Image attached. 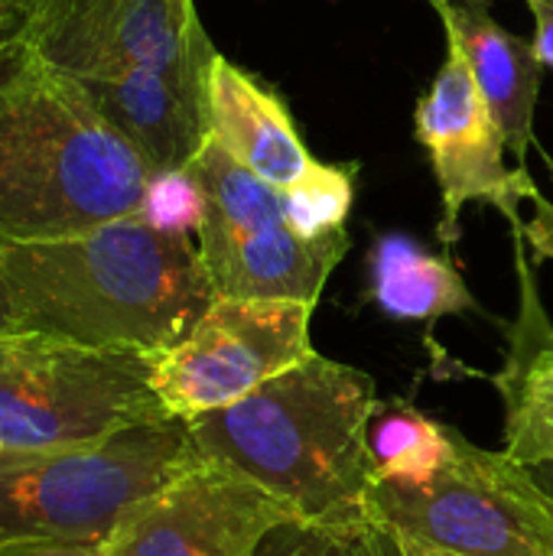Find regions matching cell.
I'll list each match as a JSON object with an SVG mask.
<instances>
[{"mask_svg": "<svg viewBox=\"0 0 553 556\" xmlns=\"http://www.w3.org/2000/svg\"><path fill=\"white\" fill-rule=\"evenodd\" d=\"M16 329L91 349L166 352L218 300L199 244L124 215L75 235L3 241Z\"/></svg>", "mask_w": 553, "mask_h": 556, "instance_id": "cell-1", "label": "cell"}, {"mask_svg": "<svg viewBox=\"0 0 553 556\" xmlns=\"http://www.w3.org/2000/svg\"><path fill=\"white\" fill-rule=\"evenodd\" d=\"M153 173L81 78L20 33L0 39L3 241L59 238L137 215Z\"/></svg>", "mask_w": 553, "mask_h": 556, "instance_id": "cell-2", "label": "cell"}, {"mask_svg": "<svg viewBox=\"0 0 553 556\" xmlns=\"http://www.w3.org/2000/svg\"><path fill=\"white\" fill-rule=\"evenodd\" d=\"M381 407L372 375L319 352L231 407L189 420L199 459L222 463L297 518H345L368 505V427Z\"/></svg>", "mask_w": 553, "mask_h": 556, "instance_id": "cell-3", "label": "cell"}, {"mask_svg": "<svg viewBox=\"0 0 553 556\" xmlns=\"http://www.w3.org/2000/svg\"><path fill=\"white\" fill-rule=\"evenodd\" d=\"M192 459L189 420L179 417L137 424L91 446L0 450V544L26 538L104 541L137 502Z\"/></svg>", "mask_w": 553, "mask_h": 556, "instance_id": "cell-4", "label": "cell"}, {"mask_svg": "<svg viewBox=\"0 0 553 556\" xmlns=\"http://www.w3.org/2000/svg\"><path fill=\"white\" fill-rule=\"evenodd\" d=\"M150 368L147 352L91 349L33 329L0 332V446L72 450L166 420Z\"/></svg>", "mask_w": 553, "mask_h": 556, "instance_id": "cell-5", "label": "cell"}, {"mask_svg": "<svg viewBox=\"0 0 553 556\" xmlns=\"http://www.w3.org/2000/svg\"><path fill=\"white\" fill-rule=\"evenodd\" d=\"M450 433L440 472L424 482L375 479L365 508L407 556H553V498L531 469Z\"/></svg>", "mask_w": 553, "mask_h": 556, "instance_id": "cell-6", "label": "cell"}, {"mask_svg": "<svg viewBox=\"0 0 553 556\" xmlns=\"http://www.w3.org/2000/svg\"><path fill=\"white\" fill-rule=\"evenodd\" d=\"M205 189L199 254L218 296L319 303L349 251V231L303 238L284 208V192L241 166L212 137L189 163Z\"/></svg>", "mask_w": 553, "mask_h": 556, "instance_id": "cell-7", "label": "cell"}, {"mask_svg": "<svg viewBox=\"0 0 553 556\" xmlns=\"http://www.w3.org/2000/svg\"><path fill=\"white\" fill-rule=\"evenodd\" d=\"M313 313L300 300L218 296L176 345L153 355L150 384L160 404L179 420L238 404L316 352Z\"/></svg>", "mask_w": 553, "mask_h": 556, "instance_id": "cell-8", "label": "cell"}, {"mask_svg": "<svg viewBox=\"0 0 553 556\" xmlns=\"http://www.w3.org/2000/svg\"><path fill=\"white\" fill-rule=\"evenodd\" d=\"M16 33L75 78L163 68L215 46L192 0H13Z\"/></svg>", "mask_w": 553, "mask_h": 556, "instance_id": "cell-9", "label": "cell"}, {"mask_svg": "<svg viewBox=\"0 0 553 556\" xmlns=\"http://www.w3.org/2000/svg\"><path fill=\"white\" fill-rule=\"evenodd\" d=\"M414 127L440 186V238L447 244L460 238V212L466 202H492L512 225H521L518 202L541 199L528 166L508 169L505 130L453 39H447V59L433 85L417 101Z\"/></svg>", "mask_w": 553, "mask_h": 556, "instance_id": "cell-10", "label": "cell"}, {"mask_svg": "<svg viewBox=\"0 0 553 556\" xmlns=\"http://www.w3.org/2000/svg\"><path fill=\"white\" fill-rule=\"evenodd\" d=\"M293 511L248 476L192 459L137 502L104 538L108 556H254L264 534Z\"/></svg>", "mask_w": 553, "mask_h": 556, "instance_id": "cell-11", "label": "cell"}, {"mask_svg": "<svg viewBox=\"0 0 553 556\" xmlns=\"http://www.w3.org/2000/svg\"><path fill=\"white\" fill-rule=\"evenodd\" d=\"M218 49L163 68L81 78L98 111L160 173L183 169L209 140V65Z\"/></svg>", "mask_w": 553, "mask_h": 556, "instance_id": "cell-12", "label": "cell"}, {"mask_svg": "<svg viewBox=\"0 0 553 556\" xmlns=\"http://www.w3.org/2000/svg\"><path fill=\"white\" fill-rule=\"evenodd\" d=\"M205 108L209 137L274 189H290L316 166L287 101L222 52L209 65Z\"/></svg>", "mask_w": 553, "mask_h": 556, "instance_id": "cell-13", "label": "cell"}, {"mask_svg": "<svg viewBox=\"0 0 553 556\" xmlns=\"http://www.w3.org/2000/svg\"><path fill=\"white\" fill-rule=\"evenodd\" d=\"M447 39H453L492 114L499 117L508 150L518 156V166H528V150L535 147V108L541 94L544 62L535 52V42L508 33L479 0L440 7Z\"/></svg>", "mask_w": 553, "mask_h": 556, "instance_id": "cell-14", "label": "cell"}, {"mask_svg": "<svg viewBox=\"0 0 553 556\" xmlns=\"http://www.w3.org/2000/svg\"><path fill=\"white\" fill-rule=\"evenodd\" d=\"M515 248L521 309L508 326V358L495 375V388L505 401V453L521 466H538L553 459V326L518 235Z\"/></svg>", "mask_w": 553, "mask_h": 556, "instance_id": "cell-15", "label": "cell"}, {"mask_svg": "<svg viewBox=\"0 0 553 556\" xmlns=\"http://www.w3.org/2000/svg\"><path fill=\"white\" fill-rule=\"evenodd\" d=\"M372 303L391 319L437 323L479 309L450 257H437L407 235H385L372 251Z\"/></svg>", "mask_w": 553, "mask_h": 556, "instance_id": "cell-16", "label": "cell"}, {"mask_svg": "<svg viewBox=\"0 0 553 556\" xmlns=\"http://www.w3.org/2000/svg\"><path fill=\"white\" fill-rule=\"evenodd\" d=\"M368 450L375 463V479L424 482L450 459L453 433L411 404L381 401L368 427Z\"/></svg>", "mask_w": 553, "mask_h": 556, "instance_id": "cell-17", "label": "cell"}, {"mask_svg": "<svg viewBox=\"0 0 553 556\" xmlns=\"http://www.w3.org/2000/svg\"><path fill=\"white\" fill-rule=\"evenodd\" d=\"M254 556H407L401 541L368 508L345 518H287L274 525Z\"/></svg>", "mask_w": 553, "mask_h": 556, "instance_id": "cell-18", "label": "cell"}, {"mask_svg": "<svg viewBox=\"0 0 553 556\" xmlns=\"http://www.w3.org/2000/svg\"><path fill=\"white\" fill-rule=\"evenodd\" d=\"M359 163H316L300 182L284 189L287 222L303 238H326L345 231L352 202H355Z\"/></svg>", "mask_w": 553, "mask_h": 556, "instance_id": "cell-19", "label": "cell"}, {"mask_svg": "<svg viewBox=\"0 0 553 556\" xmlns=\"http://www.w3.org/2000/svg\"><path fill=\"white\" fill-rule=\"evenodd\" d=\"M137 215L166 235L199 231V225L205 218V189H202L196 169L183 166V169L153 173Z\"/></svg>", "mask_w": 553, "mask_h": 556, "instance_id": "cell-20", "label": "cell"}, {"mask_svg": "<svg viewBox=\"0 0 553 556\" xmlns=\"http://www.w3.org/2000/svg\"><path fill=\"white\" fill-rule=\"evenodd\" d=\"M0 556H108L104 541L91 538H26L3 541Z\"/></svg>", "mask_w": 553, "mask_h": 556, "instance_id": "cell-21", "label": "cell"}, {"mask_svg": "<svg viewBox=\"0 0 553 556\" xmlns=\"http://www.w3.org/2000/svg\"><path fill=\"white\" fill-rule=\"evenodd\" d=\"M521 235L538 257L553 261V202H548L544 195L535 199V215L521 222Z\"/></svg>", "mask_w": 553, "mask_h": 556, "instance_id": "cell-22", "label": "cell"}, {"mask_svg": "<svg viewBox=\"0 0 553 556\" xmlns=\"http://www.w3.org/2000/svg\"><path fill=\"white\" fill-rule=\"evenodd\" d=\"M535 13V52L544 62V68H553V0H525Z\"/></svg>", "mask_w": 553, "mask_h": 556, "instance_id": "cell-23", "label": "cell"}, {"mask_svg": "<svg viewBox=\"0 0 553 556\" xmlns=\"http://www.w3.org/2000/svg\"><path fill=\"white\" fill-rule=\"evenodd\" d=\"M16 319H13V306H10V293H7V280L0 270V332H13Z\"/></svg>", "mask_w": 553, "mask_h": 556, "instance_id": "cell-24", "label": "cell"}, {"mask_svg": "<svg viewBox=\"0 0 553 556\" xmlns=\"http://www.w3.org/2000/svg\"><path fill=\"white\" fill-rule=\"evenodd\" d=\"M531 469V476L541 482V489L548 492L553 498V459H548V463H538V466H528Z\"/></svg>", "mask_w": 553, "mask_h": 556, "instance_id": "cell-25", "label": "cell"}, {"mask_svg": "<svg viewBox=\"0 0 553 556\" xmlns=\"http://www.w3.org/2000/svg\"><path fill=\"white\" fill-rule=\"evenodd\" d=\"M16 33V16H13V7L10 0H0V39Z\"/></svg>", "mask_w": 553, "mask_h": 556, "instance_id": "cell-26", "label": "cell"}, {"mask_svg": "<svg viewBox=\"0 0 553 556\" xmlns=\"http://www.w3.org/2000/svg\"><path fill=\"white\" fill-rule=\"evenodd\" d=\"M430 3H433V7L440 10V7H447V3H453V0H430Z\"/></svg>", "mask_w": 553, "mask_h": 556, "instance_id": "cell-27", "label": "cell"}, {"mask_svg": "<svg viewBox=\"0 0 553 556\" xmlns=\"http://www.w3.org/2000/svg\"><path fill=\"white\" fill-rule=\"evenodd\" d=\"M548 169H551V179H553V160H551V156H548Z\"/></svg>", "mask_w": 553, "mask_h": 556, "instance_id": "cell-28", "label": "cell"}, {"mask_svg": "<svg viewBox=\"0 0 553 556\" xmlns=\"http://www.w3.org/2000/svg\"><path fill=\"white\" fill-rule=\"evenodd\" d=\"M10 7H13V0H10ZM13 16H16V10H13Z\"/></svg>", "mask_w": 553, "mask_h": 556, "instance_id": "cell-29", "label": "cell"}, {"mask_svg": "<svg viewBox=\"0 0 553 556\" xmlns=\"http://www.w3.org/2000/svg\"><path fill=\"white\" fill-rule=\"evenodd\" d=\"M0 450H3V446H0Z\"/></svg>", "mask_w": 553, "mask_h": 556, "instance_id": "cell-30", "label": "cell"}]
</instances>
